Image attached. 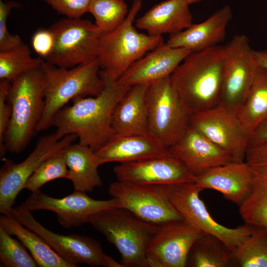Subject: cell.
Returning <instances> with one entry per match:
<instances>
[{"instance_id": "cell-1", "label": "cell", "mask_w": 267, "mask_h": 267, "mask_svg": "<svg viewBox=\"0 0 267 267\" xmlns=\"http://www.w3.org/2000/svg\"><path fill=\"white\" fill-rule=\"evenodd\" d=\"M99 74L104 84L101 92L95 96L74 98L73 104L60 109L52 122L59 139L75 134L79 143L89 146L94 152L115 135L112 128L114 108L131 87L120 84L103 70Z\"/></svg>"}, {"instance_id": "cell-2", "label": "cell", "mask_w": 267, "mask_h": 267, "mask_svg": "<svg viewBox=\"0 0 267 267\" xmlns=\"http://www.w3.org/2000/svg\"><path fill=\"white\" fill-rule=\"evenodd\" d=\"M224 45L191 52L170 76L180 99L191 115L219 104Z\"/></svg>"}, {"instance_id": "cell-3", "label": "cell", "mask_w": 267, "mask_h": 267, "mask_svg": "<svg viewBox=\"0 0 267 267\" xmlns=\"http://www.w3.org/2000/svg\"><path fill=\"white\" fill-rule=\"evenodd\" d=\"M97 59L70 68L44 61L41 66L44 81V108L36 134L52 126L56 114L77 96H95L104 84L100 75Z\"/></svg>"}, {"instance_id": "cell-4", "label": "cell", "mask_w": 267, "mask_h": 267, "mask_svg": "<svg viewBox=\"0 0 267 267\" xmlns=\"http://www.w3.org/2000/svg\"><path fill=\"white\" fill-rule=\"evenodd\" d=\"M7 99L12 113L4 146L6 152L17 154L36 134L44 113V81L41 67L25 73L11 82Z\"/></svg>"}, {"instance_id": "cell-5", "label": "cell", "mask_w": 267, "mask_h": 267, "mask_svg": "<svg viewBox=\"0 0 267 267\" xmlns=\"http://www.w3.org/2000/svg\"><path fill=\"white\" fill-rule=\"evenodd\" d=\"M142 6V0H134L124 21L100 38L97 59L100 69L115 81L133 63L164 42L162 36H151L135 28L134 23Z\"/></svg>"}, {"instance_id": "cell-6", "label": "cell", "mask_w": 267, "mask_h": 267, "mask_svg": "<svg viewBox=\"0 0 267 267\" xmlns=\"http://www.w3.org/2000/svg\"><path fill=\"white\" fill-rule=\"evenodd\" d=\"M90 223L118 250L124 267H149L146 250L158 225L121 207L97 214Z\"/></svg>"}, {"instance_id": "cell-7", "label": "cell", "mask_w": 267, "mask_h": 267, "mask_svg": "<svg viewBox=\"0 0 267 267\" xmlns=\"http://www.w3.org/2000/svg\"><path fill=\"white\" fill-rule=\"evenodd\" d=\"M147 98L148 133L169 149L190 126L191 116L180 99L170 76L150 84Z\"/></svg>"}, {"instance_id": "cell-8", "label": "cell", "mask_w": 267, "mask_h": 267, "mask_svg": "<svg viewBox=\"0 0 267 267\" xmlns=\"http://www.w3.org/2000/svg\"><path fill=\"white\" fill-rule=\"evenodd\" d=\"M258 66L248 37L234 36L224 45L219 105L237 114L248 95Z\"/></svg>"}, {"instance_id": "cell-9", "label": "cell", "mask_w": 267, "mask_h": 267, "mask_svg": "<svg viewBox=\"0 0 267 267\" xmlns=\"http://www.w3.org/2000/svg\"><path fill=\"white\" fill-rule=\"evenodd\" d=\"M10 214L18 222L41 236L50 247L72 267L85 264L91 267H124L103 251L95 239L77 234L62 235L41 224L31 212L17 207Z\"/></svg>"}, {"instance_id": "cell-10", "label": "cell", "mask_w": 267, "mask_h": 267, "mask_svg": "<svg viewBox=\"0 0 267 267\" xmlns=\"http://www.w3.org/2000/svg\"><path fill=\"white\" fill-rule=\"evenodd\" d=\"M49 29L55 38L51 53L44 61L70 68L97 59L98 43L103 31L89 20L66 17Z\"/></svg>"}, {"instance_id": "cell-11", "label": "cell", "mask_w": 267, "mask_h": 267, "mask_svg": "<svg viewBox=\"0 0 267 267\" xmlns=\"http://www.w3.org/2000/svg\"><path fill=\"white\" fill-rule=\"evenodd\" d=\"M78 138L75 134L59 139L55 133L41 136L29 156L16 164L5 161L0 170V212L10 214L15 199L29 178L49 158L63 152Z\"/></svg>"}, {"instance_id": "cell-12", "label": "cell", "mask_w": 267, "mask_h": 267, "mask_svg": "<svg viewBox=\"0 0 267 267\" xmlns=\"http://www.w3.org/2000/svg\"><path fill=\"white\" fill-rule=\"evenodd\" d=\"M202 190L195 182L168 186L169 198L182 218L200 233L214 235L234 252L251 233L253 226L245 223L236 228H228L219 223L208 212L199 197Z\"/></svg>"}, {"instance_id": "cell-13", "label": "cell", "mask_w": 267, "mask_h": 267, "mask_svg": "<svg viewBox=\"0 0 267 267\" xmlns=\"http://www.w3.org/2000/svg\"><path fill=\"white\" fill-rule=\"evenodd\" d=\"M168 185L139 184L117 180L110 184L108 192L118 201L119 207L158 226L183 219L169 198Z\"/></svg>"}, {"instance_id": "cell-14", "label": "cell", "mask_w": 267, "mask_h": 267, "mask_svg": "<svg viewBox=\"0 0 267 267\" xmlns=\"http://www.w3.org/2000/svg\"><path fill=\"white\" fill-rule=\"evenodd\" d=\"M19 207L30 212L51 211L56 215L59 224L69 229L89 223L97 214L119 207V205L115 198L96 200L81 191L75 190L65 197L58 198L48 196L39 189L33 192Z\"/></svg>"}, {"instance_id": "cell-15", "label": "cell", "mask_w": 267, "mask_h": 267, "mask_svg": "<svg viewBox=\"0 0 267 267\" xmlns=\"http://www.w3.org/2000/svg\"><path fill=\"white\" fill-rule=\"evenodd\" d=\"M190 125L226 152L233 162L245 161L250 134L237 114L219 105L192 115Z\"/></svg>"}, {"instance_id": "cell-16", "label": "cell", "mask_w": 267, "mask_h": 267, "mask_svg": "<svg viewBox=\"0 0 267 267\" xmlns=\"http://www.w3.org/2000/svg\"><path fill=\"white\" fill-rule=\"evenodd\" d=\"M200 232L183 219L158 228L146 250L149 267H185L189 250Z\"/></svg>"}, {"instance_id": "cell-17", "label": "cell", "mask_w": 267, "mask_h": 267, "mask_svg": "<svg viewBox=\"0 0 267 267\" xmlns=\"http://www.w3.org/2000/svg\"><path fill=\"white\" fill-rule=\"evenodd\" d=\"M117 180L139 184L195 182L196 177L169 152L167 155L120 163L113 169Z\"/></svg>"}, {"instance_id": "cell-18", "label": "cell", "mask_w": 267, "mask_h": 267, "mask_svg": "<svg viewBox=\"0 0 267 267\" xmlns=\"http://www.w3.org/2000/svg\"><path fill=\"white\" fill-rule=\"evenodd\" d=\"M191 51L175 48L164 42L133 63L117 81L132 87L150 84L170 77Z\"/></svg>"}, {"instance_id": "cell-19", "label": "cell", "mask_w": 267, "mask_h": 267, "mask_svg": "<svg viewBox=\"0 0 267 267\" xmlns=\"http://www.w3.org/2000/svg\"><path fill=\"white\" fill-rule=\"evenodd\" d=\"M169 150L195 177L213 168L233 162L226 152L191 125Z\"/></svg>"}, {"instance_id": "cell-20", "label": "cell", "mask_w": 267, "mask_h": 267, "mask_svg": "<svg viewBox=\"0 0 267 267\" xmlns=\"http://www.w3.org/2000/svg\"><path fill=\"white\" fill-rule=\"evenodd\" d=\"M245 161L252 176L250 193L239 207L245 223L267 229V142L249 147Z\"/></svg>"}, {"instance_id": "cell-21", "label": "cell", "mask_w": 267, "mask_h": 267, "mask_svg": "<svg viewBox=\"0 0 267 267\" xmlns=\"http://www.w3.org/2000/svg\"><path fill=\"white\" fill-rule=\"evenodd\" d=\"M195 184L202 190L221 192L239 207L249 195L252 184L250 168L245 161L232 162L213 168L196 177Z\"/></svg>"}, {"instance_id": "cell-22", "label": "cell", "mask_w": 267, "mask_h": 267, "mask_svg": "<svg viewBox=\"0 0 267 267\" xmlns=\"http://www.w3.org/2000/svg\"><path fill=\"white\" fill-rule=\"evenodd\" d=\"M169 153L149 133L115 135L94 152L99 166L112 162L120 163L163 156Z\"/></svg>"}, {"instance_id": "cell-23", "label": "cell", "mask_w": 267, "mask_h": 267, "mask_svg": "<svg viewBox=\"0 0 267 267\" xmlns=\"http://www.w3.org/2000/svg\"><path fill=\"white\" fill-rule=\"evenodd\" d=\"M232 17L229 5H224L198 24H192L178 33L170 35L166 44L171 47L197 52L218 45L225 39L227 26Z\"/></svg>"}, {"instance_id": "cell-24", "label": "cell", "mask_w": 267, "mask_h": 267, "mask_svg": "<svg viewBox=\"0 0 267 267\" xmlns=\"http://www.w3.org/2000/svg\"><path fill=\"white\" fill-rule=\"evenodd\" d=\"M135 27L151 36L175 34L192 24L189 5L182 0H165L154 5L135 19Z\"/></svg>"}, {"instance_id": "cell-25", "label": "cell", "mask_w": 267, "mask_h": 267, "mask_svg": "<svg viewBox=\"0 0 267 267\" xmlns=\"http://www.w3.org/2000/svg\"><path fill=\"white\" fill-rule=\"evenodd\" d=\"M149 85L131 87L117 104L112 115L115 134L148 133L147 93Z\"/></svg>"}, {"instance_id": "cell-26", "label": "cell", "mask_w": 267, "mask_h": 267, "mask_svg": "<svg viewBox=\"0 0 267 267\" xmlns=\"http://www.w3.org/2000/svg\"><path fill=\"white\" fill-rule=\"evenodd\" d=\"M63 155L75 190L89 192L102 186L94 152L89 146L72 143L63 152Z\"/></svg>"}, {"instance_id": "cell-27", "label": "cell", "mask_w": 267, "mask_h": 267, "mask_svg": "<svg viewBox=\"0 0 267 267\" xmlns=\"http://www.w3.org/2000/svg\"><path fill=\"white\" fill-rule=\"evenodd\" d=\"M0 226L16 236L28 249L40 267H72L61 258L39 234L23 225L11 214L1 215Z\"/></svg>"}, {"instance_id": "cell-28", "label": "cell", "mask_w": 267, "mask_h": 267, "mask_svg": "<svg viewBox=\"0 0 267 267\" xmlns=\"http://www.w3.org/2000/svg\"><path fill=\"white\" fill-rule=\"evenodd\" d=\"M186 267H238L233 250L218 237L200 233L192 244Z\"/></svg>"}, {"instance_id": "cell-29", "label": "cell", "mask_w": 267, "mask_h": 267, "mask_svg": "<svg viewBox=\"0 0 267 267\" xmlns=\"http://www.w3.org/2000/svg\"><path fill=\"white\" fill-rule=\"evenodd\" d=\"M237 115L250 134L267 121V71L259 65L248 95Z\"/></svg>"}, {"instance_id": "cell-30", "label": "cell", "mask_w": 267, "mask_h": 267, "mask_svg": "<svg viewBox=\"0 0 267 267\" xmlns=\"http://www.w3.org/2000/svg\"><path fill=\"white\" fill-rule=\"evenodd\" d=\"M44 59L33 57L29 46L24 44L0 52V79L11 83L21 75L41 67Z\"/></svg>"}, {"instance_id": "cell-31", "label": "cell", "mask_w": 267, "mask_h": 267, "mask_svg": "<svg viewBox=\"0 0 267 267\" xmlns=\"http://www.w3.org/2000/svg\"><path fill=\"white\" fill-rule=\"evenodd\" d=\"M234 254L238 267H267V229L254 226Z\"/></svg>"}, {"instance_id": "cell-32", "label": "cell", "mask_w": 267, "mask_h": 267, "mask_svg": "<svg viewBox=\"0 0 267 267\" xmlns=\"http://www.w3.org/2000/svg\"><path fill=\"white\" fill-rule=\"evenodd\" d=\"M89 12L94 17L95 24L107 32L119 26L129 10L125 0H90Z\"/></svg>"}, {"instance_id": "cell-33", "label": "cell", "mask_w": 267, "mask_h": 267, "mask_svg": "<svg viewBox=\"0 0 267 267\" xmlns=\"http://www.w3.org/2000/svg\"><path fill=\"white\" fill-rule=\"evenodd\" d=\"M58 178L70 180V174L63 152L44 162L27 180L23 189L35 192L45 183Z\"/></svg>"}, {"instance_id": "cell-34", "label": "cell", "mask_w": 267, "mask_h": 267, "mask_svg": "<svg viewBox=\"0 0 267 267\" xmlns=\"http://www.w3.org/2000/svg\"><path fill=\"white\" fill-rule=\"evenodd\" d=\"M0 226V263L4 267H38L26 248Z\"/></svg>"}, {"instance_id": "cell-35", "label": "cell", "mask_w": 267, "mask_h": 267, "mask_svg": "<svg viewBox=\"0 0 267 267\" xmlns=\"http://www.w3.org/2000/svg\"><path fill=\"white\" fill-rule=\"evenodd\" d=\"M19 6L16 2L0 0V52L10 50L24 44L20 37L11 34L7 27V20L11 9Z\"/></svg>"}, {"instance_id": "cell-36", "label": "cell", "mask_w": 267, "mask_h": 267, "mask_svg": "<svg viewBox=\"0 0 267 267\" xmlns=\"http://www.w3.org/2000/svg\"><path fill=\"white\" fill-rule=\"evenodd\" d=\"M11 83L0 81V153L3 157L6 151L4 146V135L8 127L12 113L11 105L7 99Z\"/></svg>"}, {"instance_id": "cell-37", "label": "cell", "mask_w": 267, "mask_h": 267, "mask_svg": "<svg viewBox=\"0 0 267 267\" xmlns=\"http://www.w3.org/2000/svg\"><path fill=\"white\" fill-rule=\"evenodd\" d=\"M59 13L68 18H80L89 12L90 0H44Z\"/></svg>"}, {"instance_id": "cell-38", "label": "cell", "mask_w": 267, "mask_h": 267, "mask_svg": "<svg viewBox=\"0 0 267 267\" xmlns=\"http://www.w3.org/2000/svg\"><path fill=\"white\" fill-rule=\"evenodd\" d=\"M31 43L33 49L44 60L53 50L54 36L49 28L39 29L33 35Z\"/></svg>"}, {"instance_id": "cell-39", "label": "cell", "mask_w": 267, "mask_h": 267, "mask_svg": "<svg viewBox=\"0 0 267 267\" xmlns=\"http://www.w3.org/2000/svg\"><path fill=\"white\" fill-rule=\"evenodd\" d=\"M266 142H267V121L260 125L250 134L248 147Z\"/></svg>"}, {"instance_id": "cell-40", "label": "cell", "mask_w": 267, "mask_h": 267, "mask_svg": "<svg viewBox=\"0 0 267 267\" xmlns=\"http://www.w3.org/2000/svg\"><path fill=\"white\" fill-rule=\"evenodd\" d=\"M255 55L258 64L267 71V49L255 50Z\"/></svg>"}, {"instance_id": "cell-41", "label": "cell", "mask_w": 267, "mask_h": 267, "mask_svg": "<svg viewBox=\"0 0 267 267\" xmlns=\"http://www.w3.org/2000/svg\"><path fill=\"white\" fill-rule=\"evenodd\" d=\"M182 0L184 1L185 2H186L187 4L189 5L193 3L199 2L201 1L202 0Z\"/></svg>"}]
</instances>
